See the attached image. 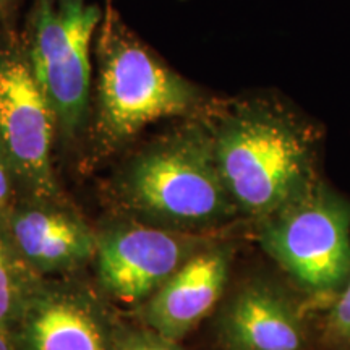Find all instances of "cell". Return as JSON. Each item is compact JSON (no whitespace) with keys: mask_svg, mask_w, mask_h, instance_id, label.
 Masks as SVG:
<instances>
[{"mask_svg":"<svg viewBox=\"0 0 350 350\" xmlns=\"http://www.w3.org/2000/svg\"><path fill=\"white\" fill-rule=\"evenodd\" d=\"M211 125L219 172L245 216H273L317 178L313 125L281 96L224 98Z\"/></svg>","mask_w":350,"mask_h":350,"instance_id":"cell-1","label":"cell"},{"mask_svg":"<svg viewBox=\"0 0 350 350\" xmlns=\"http://www.w3.org/2000/svg\"><path fill=\"white\" fill-rule=\"evenodd\" d=\"M96 36L98 70L86 130L94 157L112 154L156 122L211 117L221 106L222 96L175 72L146 46L111 0Z\"/></svg>","mask_w":350,"mask_h":350,"instance_id":"cell-2","label":"cell"},{"mask_svg":"<svg viewBox=\"0 0 350 350\" xmlns=\"http://www.w3.org/2000/svg\"><path fill=\"white\" fill-rule=\"evenodd\" d=\"M111 196L135 221L190 234L239 213L219 172L211 117L180 120L133 152L113 175Z\"/></svg>","mask_w":350,"mask_h":350,"instance_id":"cell-3","label":"cell"},{"mask_svg":"<svg viewBox=\"0 0 350 350\" xmlns=\"http://www.w3.org/2000/svg\"><path fill=\"white\" fill-rule=\"evenodd\" d=\"M104 10L88 0H34L23 36L29 67L54 111L57 133H86L93 99L91 44Z\"/></svg>","mask_w":350,"mask_h":350,"instance_id":"cell-4","label":"cell"},{"mask_svg":"<svg viewBox=\"0 0 350 350\" xmlns=\"http://www.w3.org/2000/svg\"><path fill=\"white\" fill-rule=\"evenodd\" d=\"M262 248L301 287L329 294L350 278V203L317 177L262 219Z\"/></svg>","mask_w":350,"mask_h":350,"instance_id":"cell-5","label":"cell"},{"mask_svg":"<svg viewBox=\"0 0 350 350\" xmlns=\"http://www.w3.org/2000/svg\"><path fill=\"white\" fill-rule=\"evenodd\" d=\"M57 122L29 67L23 38L0 26V144L21 193L62 203L52 163Z\"/></svg>","mask_w":350,"mask_h":350,"instance_id":"cell-6","label":"cell"},{"mask_svg":"<svg viewBox=\"0 0 350 350\" xmlns=\"http://www.w3.org/2000/svg\"><path fill=\"white\" fill-rule=\"evenodd\" d=\"M204 245L190 232L125 222L98 235V278L103 287L125 304L154 295L170 275Z\"/></svg>","mask_w":350,"mask_h":350,"instance_id":"cell-7","label":"cell"},{"mask_svg":"<svg viewBox=\"0 0 350 350\" xmlns=\"http://www.w3.org/2000/svg\"><path fill=\"white\" fill-rule=\"evenodd\" d=\"M5 229L21 260L41 273L75 269L98 250V235L64 201L18 198Z\"/></svg>","mask_w":350,"mask_h":350,"instance_id":"cell-8","label":"cell"},{"mask_svg":"<svg viewBox=\"0 0 350 350\" xmlns=\"http://www.w3.org/2000/svg\"><path fill=\"white\" fill-rule=\"evenodd\" d=\"M230 255L224 248L200 250L170 275L144 305V321L163 338L178 340L216 305L229 275Z\"/></svg>","mask_w":350,"mask_h":350,"instance_id":"cell-9","label":"cell"},{"mask_svg":"<svg viewBox=\"0 0 350 350\" xmlns=\"http://www.w3.org/2000/svg\"><path fill=\"white\" fill-rule=\"evenodd\" d=\"M221 338L229 350H300L305 334L286 295L266 284H252L226 308Z\"/></svg>","mask_w":350,"mask_h":350,"instance_id":"cell-10","label":"cell"},{"mask_svg":"<svg viewBox=\"0 0 350 350\" xmlns=\"http://www.w3.org/2000/svg\"><path fill=\"white\" fill-rule=\"evenodd\" d=\"M18 323L25 350H111L96 310L67 292H33Z\"/></svg>","mask_w":350,"mask_h":350,"instance_id":"cell-11","label":"cell"},{"mask_svg":"<svg viewBox=\"0 0 350 350\" xmlns=\"http://www.w3.org/2000/svg\"><path fill=\"white\" fill-rule=\"evenodd\" d=\"M29 266L21 260L8 237L5 226L0 224V327L18 323L33 288L28 287Z\"/></svg>","mask_w":350,"mask_h":350,"instance_id":"cell-12","label":"cell"},{"mask_svg":"<svg viewBox=\"0 0 350 350\" xmlns=\"http://www.w3.org/2000/svg\"><path fill=\"white\" fill-rule=\"evenodd\" d=\"M16 200H18V183L10 161L0 144V224L5 226Z\"/></svg>","mask_w":350,"mask_h":350,"instance_id":"cell-13","label":"cell"},{"mask_svg":"<svg viewBox=\"0 0 350 350\" xmlns=\"http://www.w3.org/2000/svg\"><path fill=\"white\" fill-rule=\"evenodd\" d=\"M113 350H182L177 340L163 338L154 331L129 332L117 340Z\"/></svg>","mask_w":350,"mask_h":350,"instance_id":"cell-14","label":"cell"},{"mask_svg":"<svg viewBox=\"0 0 350 350\" xmlns=\"http://www.w3.org/2000/svg\"><path fill=\"white\" fill-rule=\"evenodd\" d=\"M329 326L340 339L350 342V278L345 284L344 292L340 294L338 304L332 308L329 317Z\"/></svg>","mask_w":350,"mask_h":350,"instance_id":"cell-15","label":"cell"},{"mask_svg":"<svg viewBox=\"0 0 350 350\" xmlns=\"http://www.w3.org/2000/svg\"><path fill=\"white\" fill-rule=\"evenodd\" d=\"M18 0H0V26L5 29H15Z\"/></svg>","mask_w":350,"mask_h":350,"instance_id":"cell-16","label":"cell"},{"mask_svg":"<svg viewBox=\"0 0 350 350\" xmlns=\"http://www.w3.org/2000/svg\"><path fill=\"white\" fill-rule=\"evenodd\" d=\"M0 350H16V344L8 327H0Z\"/></svg>","mask_w":350,"mask_h":350,"instance_id":"cell-17","label":"cell"}]
</instances>
